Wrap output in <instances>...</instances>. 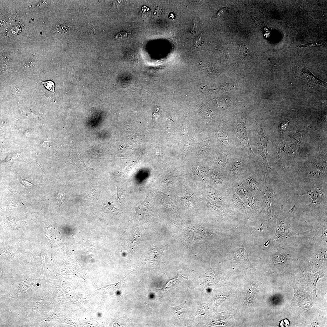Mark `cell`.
Instances as JSON below:
<instances>
[{
	"label": "cell",
	"mask_w": 327,
	"mask_h": 327,
	"mask_svg": "<svg viewBox=\"0 0 327 327\" xmlns=\"http://www.w3.org/2000/svg\"><path fill=\"white\" fill-rule=\"evenodd\" d=\"M103 207L104 211L106 212L114 213L119 210L115 207L113 204L110 202L105 204Z\"/></svg>",
	"instance_id": "obj_7"
},
{
	"label": "cell",
	"mask_w": 327,
	"mask_h": 327,
	"mask_svg": "<svg viewBox=\"0 0 327 327\" xmlns=\"http://www.w3.org/2000/svg\"><path fill=\"white\" fill-rule=\"evenodd\" d=\"M323 44L322 43H309L305 45H301L299 46V47H316L321 46L323 45Z\"/></svg>",
	"instance_id": "obj_12"
},
{
	"label": "cell",
	"mask_w": 327,
	"mask_h": 327,
	"mask_svg": "<svg viewBox=\"0 0 327 327\" xmlns=\"http://www.w3.org/2000/svg\"><path fill=\"white\" fill-rule=\"evenodd\" d=\"M295 77L297 78H301L309 82L314 84H317L321 85L326 86V84L319 78H316L307 69H304L297 71L295 74Z\"/></svg>",
	"instance_id": "obj_3"
},
{
	"label": "cell",
	"mask_w": 327,
	"mask_h": 327,
	"mask_svg": "<svg viewBox=\"0 0 327 327\" xmlns=\"http://www.w3.org/2000/svg\"><path fill=\"white\" fill-rule=\"evenodd\" d=\"M246 122V119L243 117H241L238 120L236 125L237 135L241 143L253 154L249 144Z\"/></svg>",
	"instance_id": "obj_2"
},
{
	"label": "cell",
	"mask_w": 327,
	"mask_h": 327,
	"mask_svg": "<svg viewBox=\"0 0 327 327\" xmlns=\"http://www.w3.org/2000/svg\"><path fill=\"white\" fill-rule=\"evenodd\" d=\"M202 43L203 41L201 38L197 37L196 38L194 42L195 46V47H197L201 46Z\"/></svg>",
	"instance_id": "obj_13"
},
{
	"label": "cell",
	"mask_w": 327,
	"mask_h": 327,
	"mask_svg": "<svg viewBox=\"0 0 327 327\" xmlns=\"http://www.w3.org/2000/svg\"><path fill=\"white\" fill-rule=\"evenodd\" d=\"M127 34L125 32H122L118 33L116 36V38L117 40H121L124 39L127 37Z\"/></svg>",
	"instance_id": "obj_14"
},
{
	"label": "cell",
	"mask_w": 327,
	"mask_h": 327,
	"mask_svg": "<svg viewBox=\"0 0 327 327\" xmlns=\"http://www.w3.org/2000/svg\"><path fill=\"white\" fill-rule=\"evenodd\" d=\"M41 82L47 89L55 94L54 91L55 89V85L53 81H48Z\"/></svg>",
	"instance_id": "obj_9"
},
{
	"label": "cell",
	"mask_w": 327,
	"mask_h": 327,
	"mask_svg": "<svg viewBox=\"0 0 327 327\" xmlns=\"http://www.w3.org/2000/svg\"><path fill=\"white\" fill-rule=\"evenodd\" d=\"M71 162L72 165L79 171L86 172L91 171L93 170L92 168L86 165L79 154L76 151H74L72 154Z\"/></svg>",
	"instance_id": "obj_4"
},
{
	"label": "cell",
	"mask_w": 327,
	"mask_h": 327,
	"mask_svg": "<svg viewBox=\"0 0 327 327\" xmlns=\"http://www.w3.org/2000/svg\"><path fill=\"white\" fill-rule=\"evenodd\" d=\"M19 180L21 184L23 186L27 188H31L34 186L37 185H35L28 180L22 179L21 177L19 178Z\"/></svg>",
	"instance_id": "obj_10"
},
{
	"label": "cell",
	"mask_w": 327,
	"mask_h": 327,
	"mask_svg": "<svg viewBox=\"0 0 327 327\" xmlns=\"http://www.w3.org/2000/svg\"><path fill=\"white\" fill-rule=\"evenodd\" d=\"M242 164L240 161H237L233 166L232 168L233 170L235 172H238L241 171L242 167Z\"/></svg>",
	"instance_id": "obj_11"
},
{
	"label": "cell",
	"mask_w": 327,
	"mask_h": 327,
	"mask_svg": "<svg viewBox=\"0 0 327 327\" xmlns=\"http://www.w3.org/2000/svg\"><path fill=\"white\" fill-rule=\"evenodd\" d=\"M305 193L309 195L313 200V202L316 203L319 202L321 199L322 193L320 192L319 188H315L311 190H308L305 192Z\"/></svg>",
	"instance_id": "obj_6"
},
{
	"label": "cell",
	"mask_w": 327,
	"mask_h": 327,
	"mask_svg": "<svg viewBox=\"0 0 327 327\" xmlns=\"http://www.w3.org/2000/svg\"><path fill=\"white\" fill-rule=\"evenodd\" d=\"M289 259H290L285 257L280 254L276 255L275 258L276 262L277 264L280 265L285 264Z\"/></svg>",
	"instance_id": "obj_8"
},
{
	"label": "cell",
	"mask_w": 327,
	"mask_h": 327,
	"mask_svg": "<svg viewBox=\"0 0 327 327\" xmlns=\"http://www.w3.org/2000/svg\"><path fill=\"white\" fill-rule=\"evenodd\" d=\"M88 323V324H90V325H93V324H90V323Z\"/></svg>",
	"instance_id": "obj_15"
},
{
	"label": "cell",
	"mask_w": 327,
	"mask_h": 327,
	"mask_svg": "<svg viewBox=\"0 0 327 327\" xmlns=\"http://www.w3.org/2000/svg\"><path fill=\"white\" fill-rule=\"evenodd\" d=\"M258 144L259 152L263 160V166L265 170L270 169L268 162L267 149L268 141L266 136L263 132L262 126L260 125L258 128Z\"/></svg>",
	"instance_id": "obj_1"
},
{
	"label": "cell",
	"mask_w": 327,
	"mask_h": 327,
	"mask_svg": "<svg viewBox=\"0 0 327 327\" xmlns=\"http://www.w3.org/2000/svg\"><path fill=\"white\" fill-rule=\"evenodd\" d=\"M231 259L234 260L239 264H244L250 262L247 253L243 248H240L234 252Z\"/></svg>",
	"instance_id": "obj_5"
}]
</instances>
